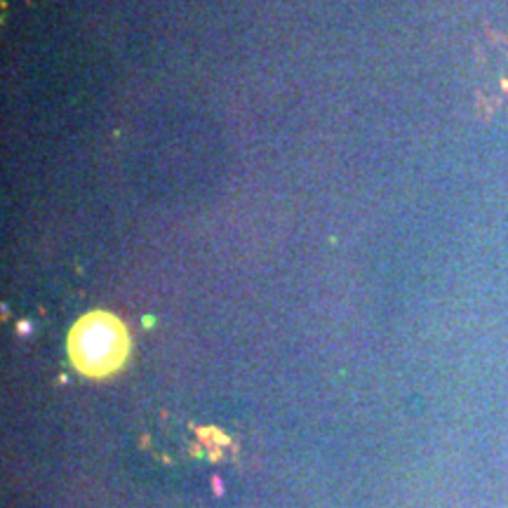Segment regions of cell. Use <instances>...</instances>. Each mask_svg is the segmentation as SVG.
I'll return each mask as SVG.
<instances>
[{
  "mask_svg": "<svg viewBox=\"0 0 508 508\" xmlns=\"http://www.w3.org/2000/svg\"><path fill=\"white\" fill-rule=\"evenodd\" d=\"M66 346L78 372L85 377H108L128 358L130 337L115 315L92 311L73 325Z\"/></svg>",
  "mask_w": 508,
  "mask_h": 508,
  "instance_id": "obj_1",
  "label": "cell"
}]
</instances>
